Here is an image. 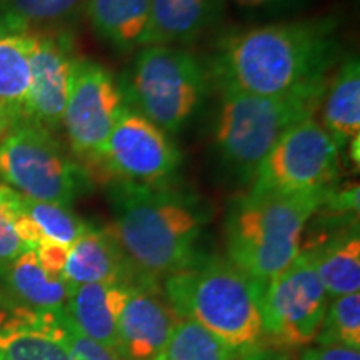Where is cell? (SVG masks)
Returning <instances> with one entry per match:
<instances>
[{
	"label": "cell",
	"mask_w": 360,
	"mask_h": 360,
	"mask_svg": "<svg viewBox=\"0 0 360 360\" xmlns=\"http://www.w3.org/2000/svg\"><path fill=\"white\" fill-rule=\"evenodd\" d=\"M238 360H295L289 352L278 349H270V347H260L254 352H249Z\"/></svg>",
	"instance_id": "cell-31"
},
{
	"label": "cell",
	"mask_w": 360,
	"mask_h": 360,
	"mask_svg": "<svg viewBox=\"0 0 360 360\" xmlns=\"http://www.w3.org/2000/svg\"><path fill=\"white\" fill-rule=\"evenodd\" d=\"M180 154L167 134L124 105L110 130L101 165L120 182L157 186L179 167Z\"/></svg>",
	"instance_id": "cell-11"
},
{
	"label": "cell",
	"mask_w": 360,
	"mask_h": 360,
	"mask_svg": "<svg viewBox=\"0 0 360 360\" xmlns=\"http://www.w3.org/2000/svg\"><path fill=\"white\" fill-rule=\"evenodd\" d=\"M20 207V193L0 184V269L11 264L22 252L30 250L15 232V215Z\"/></svg>",
	"instance_id": "cell-27"
},
{
	"label": "cell",
	"mask_w": 360,
	"mask_h": 360,
	"mask_svg": "<svg viewBox=\"0 0 360 360\" xmlns=\"http://www.w3.org/2000/svg\"><path fill=\"white\" fill-rule=\"evenodd\" d=\"M85 11L96 32L117 49L125 51L141 40L150 0H87Z\"/></svg>",
	"instance_id": "cell-22"
},
{
	"label": "cell",
	"mask_w": 360,
	"mask_h": 360,
	"mask_svg": "<svg viewBox=\"0 0 360 360\" xmlns=\"http://www.w3.org/2000/svg\"><path fill=\"white\" fill-rule=\"evenodd\" d=\"M110 232L141 287L177 272L197 257L195 245L209 210L172 188L117 182L109 192Z\"/></svg>",
	"instance_id": "cell-2"
},
{
	"label": "cell",
	"mask_w": 360,
	"mask_h": 360,
	"mask_svg": "<svg viewBox=\"0 0 360 360\" xmlns=\"http://www.w3.org/2000/svg\"><path fill=\"white\" fill-rule=\"evenodd\" d=\"M225 0H150V11L137 45L187 44L220 22Z\"/></svg>",
	"instance_id": "cell-17"
},
{
	"label": "cell",
	"mask_w": 360,
	"mask_h": 360,
	"mask_svg": "<svg viewBox=\"0 0 360 360\" xmlns=\"http://www.w3.org/2000/svg\"><path fill=\"white\" fill-rule=\"evenodd\" d=\"M20 202L22 210L35 225L42 242H53V244L70 247L89 229V224L77 214L72 212L69 205L34 200L22 193Z\"/></svg>",
	"instance_id": "cell-23"
},
{
	"label": "cell",
	"mask_w": 360,
	"mask_h": 360,
	"mask_svg": "<svg viewBox=\"0 0 360 360\" xmlns=\"http://www.w3.org/2000/svg\"><path fill=\"white\" fill-rule=\"evenodd\" d=\"M328 19L269 24L233 32L220 44L214 74L224 89L282 96L327 80L339 45Z\"/></svg>",
	"instance_id": "cell-1"
},
{
	"label": "cell",
	"mask_w": 360,
	"mask_h": 360,
	"mask_svg": "<svg viewBox=\"0 0 360 360\" xmlns=\"http://www.w3.org/2000/svg\"><path fill=\"white\" fill-rule=\"evenodd\" d=\"M134 287L129 283H87L75 287L69 290L62 312L77 334L114 350L120 314Z\"/></svg>",
	"instance_id": "cell-16"
},
{
	"label": "cell",
	"mask_w": 360,
	"mask_h": 360,
	"mask_svg": "<svg viewBox=\"0 0 360 360\" xmlns=\"http://www.w3.org/2000/svg\"><path fill=\"white\" fill-rule=\"evenodd\" d=\"M262 287L229 259L197 254L164 278V299L179 319L199 323L242 357L265 347Z\"/></svg>",
	"instance_id": "cell-3"
},
{
	"label": "cell",
	"mask_w": 360,
	"mask_h": 360,
	"mask_svg": "<svg viewBox=\"0 0 360 360\" xmlns=\"http://www.w3.org/2000/svg\"><path fill=\"white\" fill-rule=\"evenodd\" d=\"M35 254H37L39 262L47 272L53 276L62 277L65 267L67 254H69V247L53 244V242H42L39 247H35ZM64 278V277H62Z\"/></svg>",
	"instance_id": "cell-29"
},
{
	"label": "cell",
	"mask_w": 360,
	"mask_h": 360,
	"mask_svg": "<svg viewBox=\"0 0 360 360\" xmlns=\"http://www.w3.org/2000/svg\"><path fill=\"white\" fill-rule=\"evenodd\" d=\"M327 310V294L314 255L300 250L289 267L262 287L264 345L278 350L307 349L317 342Z\"/></svg>",
	"instance_id": "cell-8"
},
{
	"label": "cell",
	"mask_w": 360,
	"mask_h": 360,
	"mask_svg": "<svg viewBox=\"0 0 360 360\" xmlns=\"http://www.w3.org/2000/svg\"><path fill=\"white\" fill-rule=\"evenodd\" d=\"M0 276L22 305L52 312L64 310L69 287L64 278L42 267L34 249L22 252L19 257L0 269Z\"/></svg>",
	"instance_id": "cell-20"
},
{
	"label": "cell",
	"mask_w": 360,
	"mask_h": 360,
	"mask_svg": "<svg viewBox=\"0 0 360 360\" xmlns=\"http://www.w3.org/2000/svg\"><path fill=\"white\" fill-rule=\"evenodd\" d=\"M72 60L74 57L70 56L69 44L60 37L34 34L25 120L47 129L49 132L62 125Z\"/></svg>",
	"instance_id": "cell-13"
},
{
	"label": "cell",
	"mask_w": 360,
	"mask_h": 360,
	"mask_svg": "<svg viewBox=\"0 0 360 360\" xmlns=\"http://www.w3.org/2000/svg\"><path fill=\"white\" fill-rule=\"evenodd\" d=\"M340 152L315 117L292 125L260 162L250 192H312L330 188Z\"/></svg>",
	"instance_id": "cell-9"
},
{
	"label": "cell",
	"mask_w": 360,
	"mask_h": 360,
	"mask_svg": "<svg viewBox=\"0 0 360 360\" xmlns=\"http://www.w3.org/2000/svg\"><path fill=\"white\" fill-rule=\"evenodd\" d=\"M87 0H0V20L29 30V25H49L74 19Z\"/></svg>",
	"instance_id": "cell-25"
},
{
	"label": "cell",
	"mask_w": 360,
	"mask_h": 360,
	"mask_svg": "<svg viewBox=\"0 0 360 360\" xmlns=\"http://www.w3.org/2000/svg\"><path fill=\"white\" fill-rule=\"evenodd\" d=\"M62 277L69 290L87 283H129L141 287L110 229L92 225L69 247Z\"/></svg>",
	"instance_id": "cell-15"
},
{
	"label": "cell",
	"mask_w": 360,
	"mask_h": 360,
	"mask_svg": "<svg viewBox=\"0 0 360 360\" xmlns=\"http://www.w3.org/2000/svg\"><path fill=\"white\" fill-rule=\"evenodd\" d=\"M317 344L360 350V292L335 297L327 305Z\"/></svg>",
	"instance_id": "cell-26"
},
{
	"label": "cell",
	"mask_w": 360,
	"mask_h": 360,
	"mask_svg": "<svg viewBox=\"0 0 360 360\" xmlns=\"http://www.w3.org/2000/svg\"><path fill=\"white\" fill-rule=\"evenodd\" d=\"M122 109L124 97L114 75L97 62L74 57L62 117L74 154L101 165L105 142Z\"/></svg>",
	"instance_id": "cell-10"
},
{
	"label": "cell",
	"mask_w": 360,
	"mask_h": 360,
	"mask_svg": "<svg viewBox=\"0 0 360 360\" xmlns=\"http://www.w3.org/2000/svg\"><path fill=\"white\" fill-rule=\"evenodd\" d=\"M236 2L242 7H264L270 6V4L282 2V0H236Z\"/></svg>",
	"instance_id": "cell-33"
},
{
	"label": "cell",
	"mask_w": 360,
	"mask_h": 360,
	"mask_svg": "<svg viewBox=\"0 0 360 360\" xmlns=\"http://www.w3.org/2000/svg\"><path fill=\"white\" fill-rule=\"evenodd\" d=\"M327 297L360 290V238L357 231L342 233L322 247L309 249Z\"/></svg>",
	"instance_id": "cell-21"
},
{
	"label": "cell",
	"mask_w": 360,
	"mask_h": 360,
	"mask_svg": "<svg viewBox=\"0 0 360 360\" xmlns=\"http://www.w3.org/2000/svg\"><path fill=\"white\" fill-rule=\"evenodd\" d=\"M64 312L17 304L0 309V360H69Z\"/></svg>",
	"instance_id": "cell-12"
},
{
	"label": "cell",
	"mask_w": 360,
	"mask_h": 360,
	"mask_svg": "<svg viewBox=\"0 0 360 360\" xmlns=\"http://www.w3.org/2000/svg\"><path fill=\"white\" fill-rule=\"evenodd\" d=\"M17 124V120L13 119L11 112H8L6 107L0 103V142L7 137V134L11 132L13 125Z\"/></svg>",
	"instance_id": "cell-32"
},
{
	"label": "cell",
	"mask_w": 360,
	"mask_h": 360,
	"mask_svg": "<svg viewBox=\"0 0 360 360\" xmlns=\"http://www.w3.org/2000/svg\"><path fill=\"white\" fill-rule=\"evenodd\" d=\"M32 45L34 32L0 20V103L17 122L25 120Z\"/></svg>",
	"instance_id": "cell-19"
},
{
	"label": "cell",
	"mask_w": 360,
	"mask_h": 360,
	"mask_svg": "<svg viewBox=\"0 0 360 360\" xmlns=\"http://www.w3.org/2000/svg\"><path fill=\"white\" fill-rule=\"evenodd\" d=\"M300 360H360V350L339 345H317L305 349Z\"/></svg>",
	"instance_id": "cell-30"
},
{
	"label": "cell",
	"mask_w": 360,
	"mask_h": 360,
	"mask_svg": "<svg viewBox=\"0 0 360 360\" xmlns=\"http://www.w3.org/2000/svg\"><path fill=\"white\" fill-rule=\"evenodd\" d=\"M179 317L154 287H134L117 326L120 360H160Z\"/></svg>",
	"instance_id": "cell-14"
},
{
	"label": "cell",
	"mask_w": 360,
	"mask_h": 360,
	"mask_svg": "<svg viewBox=\"0 0 360 360\" xmlns=\"http://www.w3.org/2000/svg\"><path fill=\"white\" fill-rule=\"evenodd\" d=\"M205 92V72L191 52L174 45H148L129 72L132 109L165 134H175L197 110Z\"/></svg>",
	"instance_id": "cell-6"
},
{
	"label": "cell",
	"mask_w": 360,
	"mask_h": 360,
	"mask_svg": "<svg viewBox=\"0 0 360 360\" xmlns=\"http://www.w3.org/2000/svg\"><path fill=\"white\" fill-rule=\"evenodd\" d=\"M0 179L34 200L70 205L82 191L85 175L47 129L22 120L0 142Z\"/></svg>",
	"instance_id": "cell-7"
},
{
	"label": "cell",
	"mask_w": 360,
	"mask_h": 360,
	"mask_svg": "<svg viewBox=\"0 0 360 360\" xmlns=\"http://www.w3.org/2000/svg\"><path fill=\"white\" fill-rule=\"evenodd\" d=\"M330 188L295 193L249 191L229 210L227 259L265 285L300 254L305 227Z\"/></svg>",
	"instance_id": "cell-4"
},
{
	"label": "cell",
	"mask_w": 360,
	"mask_h": 360,
	"mask_svg": "<svg viewBox=\"0 0 360 360\" xmlns=\"http://www.w3.org/2000/svg\"><path fill=\"white\" fill-rule=\"evenodd\" d=\"M160 360H238V355L199 323L179 319Z\"/></svg>",
	"instance_id": "cell-24"
},
{
	"label": "cell",
	"mask_w": 360,
	"mask_h": 360,
	"mask_svg": "<svg viewBox=\"0 0 360 360\" xmlns=\"http://www.w3.org/2000/svg\"><path fill=\"white\" fill-rule=\"evenodd\" d=\"M322 127L327 130L339 152L360 134V64L349 57L328 79L322 97Z\"/></svg>",
	"instance_id": "cell-18"
},
{
	"label": "cell",
	"mask_w": 360,
	"mask_h": 360,
	"mask_svg": "<svg viewBox=\"0 0 360 360\" xmlns=\"http://www.w3.org/2000/svg\"><path fill=\"white\" fill-rule=\"evenodd\" d=\"M69 360H120V357L115 354V350L103 347L97 342L77 334L70 327Z\"/></svg>",
	"instance_id": "cell-28"
},
{
	"label": "cell",
	"mask_w": 360,
	"mask_h": 360,
	"mask_svg": "<svg viewBox=\"0 0 360 360\" xmlns=\"http://www.w3.org/2000/svg\"><path fill=\"white\" fill-rule=\"evenodd\" d=\"M327 82L328 79L270 97L224 89L215 125L219 154L237 172L252 179L264 157L292 125L321 110Z\"/></svg>",
	"instance_id": "cell-5"
}]
</instances>
